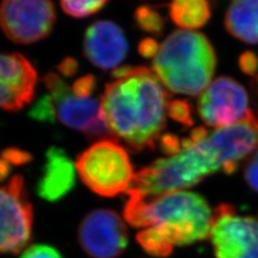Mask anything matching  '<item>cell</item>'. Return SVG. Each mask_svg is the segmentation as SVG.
<instances>
[{"mask_svg":"<svg viewBox=\"0 0 258 258\" xmlns=\"http://www.w3.org/2000/svg\"><path fill=\"white\" fill-rule=\"evenodd\" d=\"M112 77L100 99L112 138L134 152L154 149L167 124L168 92L147 67H118Z\"/></svg>","mask_w":258,"mask_h":258,"instance_id":"1","label":"cell"},{"mask_svg":"<svg viewBox=\"0 0 258 258\" xmlns=\"http://www.w3.org/2000/svg\"><path fill=\"white\" fill-rule=\"evenodd\" d=\"M124 217L133 227H156L173 245H187L210 237L213 215L204 197L181 190L155 197L129 196Z\"/></svg>","mask_w":258,"mask_h":258,"instance_id":"2","label":"cell"},{"mask_svg":"<svg viewBox=\"0 0 258 258\" xmlns=\"http://www.w3.org/2000/svg\"><path fill=\"white\" fill-rule=\"evenodd\" d=\"M152 67L167 90L197 96L211 84L216 56L213 46L203 34L175 30L159 45Z\"/></svg>","mask_w":258,"mask_h":258,"instance_id":"3","label":"cell"},{"mask_svg":"<svg viewBox=\"0 0 258 258\" xmlns=\"http://www.w3.org/2000/svg\"><path fill=\"white\" fill-rule=\"evenodd\" d=\"M222 167L207 139L192 142L189 137L182 140V151L174 156L159 158L135 173L128 196L155 197L181 191L203 181Z\"/></svg>","mask_w":258,"mask_h":258,"instance_id":"4","label":"cell"},{"mask_svg":"<svg viewBox=\"0 0 258 258\" xmlns=\"http://www.w3.org/2000/svg\"><path fill=\"white\" fill-rule=\"evenodd\" d=\"M47 93L31 107L30 115L39 122L59 120L64 126L83 133L87 138H112L103 118L101 100L72 91L60 76L50 72L43 78ZM113 139V138H112Z\"/></svg>","mask_w":258,"mask_h":258,"instance_id":"5","label":"cell"},{"mask_svg":"<svg viewBox=\"0 0 258 258\" xmlns=\"http://www.w3.org/2000/svg\"><path fill=\"white\" fill-rule=\"evenodd\" d=\"M76 168L86 186L102 197L126 192L135 177L127 151L114 139L95 142L79 156Z\"/></svg>","mask_w":258,"mask_h":258,"instance_id":"6","label":"cell"},{"mask_svg":"<svg viewBox=\"0 0 258 258\" xmlns=\"http://www.w3.org/2000/svg\"><path fill=\"white\" fill-rule=\"evenodd\" d=\"M210 238L215 258H258V221L239 216L230 204L215 208Z\"/></svg>","mask_w":258,"mask_h":258,"instance_id":"7","label":"cell"},{"mask_svg":"<svg viewBox=\"0 0 258 258\" xmlns=\"http://www.w3.org/2000/svg\"><path fill=\"white\" fill-rule=\"evenodd\" d=\"M32 231V207L25 183L14 175L0 187V253L19 254L26 247Z\"/></svg>","mask_w":258,"mask_h":258,"instance_id":"8","label":"cell"},{"mask_svg":"<svg viewBox=\"0 0 258 258\" xmlns=\"http://www.w3.org/2000/svg\"><path fill=\"white\" fill-rule=\"evenodd\" d=\"M56 20L46 0H8L0 4V27L12 42L30 44L50 35Z\"/></svg>","mask_w":258,"mask_h":258,"instance_id":"9","label":"cell"},{"mask_svg":"<svg viewBox=\"0 0 258 258\" xmlns=\"http://www.w3.org/2000/svg\"><path fill=\"white\" fill-rule=\"evenodd\" d=\"M79 244L91 258H117L128 245V230L116 212L96 209L81 222Z\"/></svg>","mask_w":258,"mask_h":258,"instance_id":"10","label":"cell"},{"mask_svg":"<svg viewBox=\"0 0 258 258\" xmlns=\"http://www.w3.org/2000/svg\"><path fill=\"white\" fill-rule=\"evenodd\" d=\"M244 87L228 77H220L208 86L198 101L204 122L214 128H226L244 119L248 112Z\"/></svg>","mask_w":258,"mask_h":258,"instance_id":"11","label":"cell"},{"mask_svg":"<svg viewBox=\"0 0 258 258\" xmlns=\"http://www.w3.org/2000/svg\"><path fill=\"white\" fill-rule=\"evenodd\" d=\"M207 142L226 174L237 172L241 159L258 150V112L248 110L242 122L210 134Z\"/></svg>","mask_w":258,"mask_h":258,"instance_id":"12","label":"cell"},{"mask_svg":"<svg viewBox=\"0 0 258 258\" xmlns=\"http://www.w3.org/2000/svg\"><path fill=\"white\" fill-rule=\"evenodd\" d=\"M37 71L23 55L0 54V109L19 111L32 100Z\"/></svg>","mask_w":258,"mask_h":258,"instance_id":"13","label":"cell"},{"mask_svg":"<svg viewBox=\"0 0 258 258\" xmlns=\"http://www.w3.org/2000/svg\"><path fill=\"white\" fill-rule=\"evenodd\" d=\"M83 47L87 59L103 70L118 68L128 52L122 28L110 21L93 23L85 32Z\"/></svg>","mask_w":258,"mask_h":258,"instance_id":"14","label":"cell"},{"mask_svg":"<svg viewBox=\"0 0 258 258\" xmlns=\"http://www.w3.org/2000/svg\"><path fill=\"white\" fill-rule=\"evenodd\" d=\"M76 166L61 149H48L42 175L37 184L39 197L54 203L66 196L76 184Z\"/></svg>","mask_w":258,"mask_h":258,"instance_id":"15","label":"cell"},{"mask_svg":"<svg viewBox=\"0 0 258 258\" xmlns=\"http://www.w3.org/2000/svg\"><path fill=\"white\" fill-rule=\"evenodd\" d=\"M225 27L229 34L242 42L258 43V0H240L228 7Z\"/></svg>","mask_w":258,"mask_h":258,"instance_id":"16","label":"cell"},{"mask_svg":"<svg viewBox=\"0 0 258 258\" xmlns=\"http://www.w3.org/2000/svg\"><path fill=\"white\" fill-rule=\"evenodd\" d=\"M169 15L175 25L197 29L205 26L211 18V5L205 0H177L169 5Z\"/></svg>","mask_w":258,"mask_h":258,"instance_id":"17","label":"cell"},{"mask_svg":"<svg viewBox=\"0 0 258 258\" xmlns=\"http://www.w3.org/2000/svg\"><path fill=\"white\" fill-rule=\"evenodd\" d=\"M136 239L140 246L151 256L164 258L170 255L173 251L174 245L156 227H149L141 230Z\"/></svg>","mask_w":258,"mask_h":258,"instance_id":"18","label":"cell"},{"mask_svg":"<svg viewBox=\"0 0 258 258\" xmlns=\"http://www.w3.org/2000/svg\"><path fill=\"white\" fill-rule=\"evenodd\" d=\"M135 20L140 29L151 35H161L165 22L154 7L142 6L135 11Z\"/></svg>","mask_w":258,"mask_h":258,"instance_id":"19","label":"cell"},{"mask_svg":"<svg viewBox=\"0 0 258 258\" xmlns=\"http://www.w3.org/2000/svg\"><path fill=\"white\" fill-rule=\"evenodd\" d=\"M108 2H61L60 7L64 13L72 18H86L101 10Z\"/></svg>","mask_w":258,"mask_h":258,"instance_id":"20","label":"cell"},{"mask_svg":"<svg viewBox=\"0 0 258 258\" xmlns=\"http://www.w3.org/2000/svg\"><path fill=\"white\" fill-rule=\"evenodd\" d=\"M191 114V106L187 100L176 99L169 103L168 115L175 120V122L182 124L185 127L192 126L194 118Z\"/></svg>","mask_w":258,"mask_h":258,"instance_id":"21","label":"cell"},{"mask_svg":"<svg viewBox=\"0 0 258 258\" xmlns=\"http://www.w3.org/2000/svg\"><path fill=\"white\" fill-rule=\"evenodd\" d=\"M20 258H62L57 248L47 244H34L25 248Z\"/></svg>","mask_w":258,"mask_h":258,"instance_id":"22","label":"cell"},{"mask_svg":"<svg viewBox=\"0 0 258 258\" xmlns=\"http://www.w3.org/2000/svg\"><path fill=\"white\" fill-rule=\"evenodd\" d=\"M159 147L165 155L174 156L182 151V140L173 134H165L159 138Z\"/></svg>","mask_w":258,"mask_h":258,"instance_id":"23","label":"cell"},{"mask_svg":"<svg viewBox=\"0 0 258 258\" xmlns=\"http://www.w3.org/2000/svg\"><path fill=\"white\" fill-rule=\"evenodd\" d=\"M244 177L248 186L258 192V150L247 161L244 169Z\"/></svg>","mask_w":258,"mask_h":258,"instance_id":"24","label":"cell"},{"mask_svg":"<svg viewBox=\"0 0 258 258\" xmlns=\"http://www.w3.org/2000/svg\"><path fill=\"white\" fill-rule=\"evenodd\" d=\"M72 91L81 96H92L96 90V79L94 76L88 75L75 81L71 85Z\"/></svg>","mask_w":258,"mask_h":258,"instance_id":"25","label":"cell"},{"mask_svg":"<svg viewBox=\"0 0 258 258\" xmlns=\"http://www.w3.org/2000/svg\"><path fill=\"white\" fill-rule=\"evenodd\" d=\"M239 67L243 74L255 76L258 71V56L251 51L242 53L239 57Z\"/></svg>","mask_w":258,"mask_h":258,"instance_id":"26","label":"cell"},{"mask_svg":"<svg viewBox=\"0 0 258 258\" xmlns=\"http://www.w3.org/2000/svg\"><path fill=\"white\" fill-rule=\"evenodd\" d=\"M2 157L11 165L26 164L27 161L31 159V156L28 153L21 151L19 149H7L3 152Z\"/></svg>","mask_w":258,"mask_h":258,"instance_id":"27","label":"cell"},{"mask_svg":"<svg viewBox=\"0 0 258 258\" xmlns=\"http://www.w3.org/2000/svg\"><path fill=\"white\" fill-rule=\"evenodd\" d=\"M159 45L155 41L154 39L147 38L143 39L142 41L139 43L138 51L143 56V57H155L156 54L158 53Z\"/></svg>","mask_w":258,"mask_h":258,"instance_id":"28","label":"cell"},{"mask_svg":"<svg viewBox=\"0 0 258 258\" xmlns=\"http://www.w3.org/2000/svg\"><path fill=\"white\" fill-rule=\"evenodd\" d=\"M58 70L60 75L64 77H71L74 76L78 70V61L75 58H66L63 59L58 66Z\"/></svg>","mask_w":258,"mask_h":258,"instance_id":"29","label":"cell"},{"mask_svg":"<svg viewBox=\"0 0 258 258\" xmlns=\"http://www.w3.org/2000/svg\"><path fill=\"white\" fill-rule=\"evenodd\" d=\"M209 136H210V134H209L208 129L204 126H200V127L192 129V131L190 132V135H189V139L192 142L199 143V142L205 141Z\"/></svg>","mask_w":258,"mask_h":258,"instance_id":"30","label":"cell"},{"mask_svg":"<svg viewBox=\"0 0 258 258\" xmlns=\"http://www.w3.org/2000/svg\"><path fill=\"white\" fill-rule=\"evenodd\" d=\"M11 166L12 165L10 163H8L6 159L0 157V182L5 181L8 177V175L10 174Z\"/></svg>","mask_w":258,"mask_h":258,"instance_id":"31","label":"cell"},{"mask_svg":"<svg viewBox=\"0 0 258 258\" xmlns=\"http://www.w3.org/2000/svg\"><path fill=\"white\" fill-rule=\"evenodd\" d=\"M257 81H258V79H257Z\"/></svg>","mask_w":258,"mask_h":258,"instance_id":"32","label":"cell"}]
</instances>
